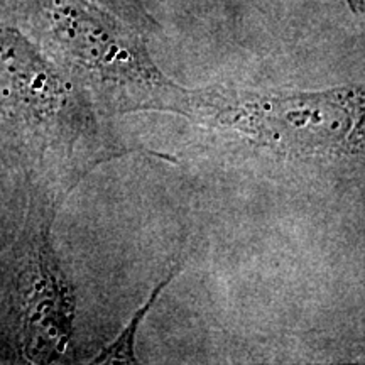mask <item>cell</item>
Instances as JSON below:
<instances>
[{
  "mask_svg": "<svg viewBox=\"0 0 365 365\" xmlns=\"http://www.w3.org/2000/svg\"><path fill=\"white\" fill-rule=\"evenodd\" d=\"M181 117L218 153L264 170L328 171L364 161V86L188 90Z\"/></svg>",
  "mask_w": 365,
  "mask_h": 365,
  "instance_id": "1",
  "label": "cell"
},
{
  "mask_svg": "<svg viewBox=\"0 0 365 365\" xmlns=\"http://www.w3.org/2000/svg\"><path fill=\"white\" fill-rule=\"evenodd\" d=\"M0 148L65 196L93 168L127 153L39 46L0 7Z\"/></svg>",
  "mask_w": 365,
  "mask_h": 365,
  "instance_id": "2",
  "label": "cell"
},
{
  "mask_svg": "<svg viewBox=\"0 0 365 365\" xmlns=\"http://www.w3.org/2000/svg\"><path fill=\"white\" fill-rule=\"evenodd\" d=\"M0 7L100 117L181 115L188 88L163 73L145 34L90 0H0Z\"/></svg>",
  "mask_w": 365,
  "mask_h": 365,
  "instance_id": "3",
  "label": "cell"
},
{
  "mask_svg": "<svg viewBox=\"0 0 365 365\" xmlns=\"http://www.w3.org/2000/svg\"><path fill=\"white\" fill-rule=\"evenodd\" d=\"M178 269H171L170 274H168L164 279L159 282L156 286V289L153 291L150 298L145 301V304L143 308L137 312L132 319L129 322V325L124 328V331L117 336L115 340L112 341L110 345H107L105 349L100 352L97 357H95L93 364H137L139 360L135 357V339H137V331H139L140 325H143V319L145 314L150 312V308L154 307V303L159 299L163 289L166 287L170 282L175 279V276L178 274Z\"/></svg>",
  "mask_w": 365,
  "mask_h": 365,
  "instance_id": "4",
  "label": "cell"
},
{
  "mask_svg": "<svg viewBox=\"0 0 365 365\" xmlns=\"http://www.w3.org/2000/svg\"><path fill=\"white\" fill-rule=\"evenodd\" d=\"M90 2L115 14L143 34L156 33L159 29L156 19L148 11V0H90Z\"/></svg>",
  "mask_w": 365,
  "mask_h": 365,
  "instance_id": "5",
  "label": "cell"
}]
</instances>
